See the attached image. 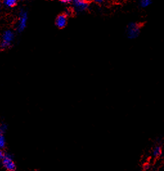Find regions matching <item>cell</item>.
<instances>
[{
  "mask_svg": "<svg viewBox=\"0 0 164 171\" xmlns=\"http://www.w3.org/2000/svg\"><path fill=\"white\" fill-rule=\"evenodd\" d=\"M27 21H28V14H27V12L24 9H21L19 12L18 22L16 26L18 32H22L25 29Z\"/></svg>",
  "mask_w": 164,
  "mask_h": 171,
  "instance_id": "6da1fadb",
  "label": "cell"
},
{
  "mask_svg": "<svg viewBox=\"0 0 164 171\" xmlns=\"http://www.w3.org/2000/svg\"><path fill=\"white\" fill-rule=\"evenodd\" d=\"M14 39V33L10 30H5L2 34V41L0 46L3 49L7 48L11 45Z\"/></svg>",
  "mask_w": 164,
  "mask_h": 171,
  "instance_id": "7a4b0ae2",
  "label": "cell"
},
{
  "mask_svg": "<svg viewBox=\"0 0 164 171\" xmlns=\"http://www.w3.org/2000/svg\"><path fill=\"white\" fill-rule=\"evenodd\" d=\"M140 25L137 23H131L128 25L127 34L129 39H133L137 37L140 34Z\"/></svg>",
  "mask_w": 164,
  "mask_h": 171,
  "instance_id": "3957f363",
  "label": "cell"
},
{
  "mask_svg": "<svg viewBox=\"0 0 164 171\" xmlns=\"http://www.w3.org/2000/svg\"><path fill=\"white\" fill-rule=\"evenodd\" d=\"M2 163L7 171H15L16 168L15 163L14 162L12 156L9 154H5L2 158Z\"/></svg>",
  "mask_w": 164,
  "mask_h": 171,
  "instance_id": "277c9868",
  "label": "cell"
},
{
  "mask_svg": "<svg viewBox=\"0 0 164 171\" xmlns=\"http://www.w3.org/2000/svg\"><path fill=\"white\" fill-rule=\"evenodd\" d=\"M72 3L75 10L78 12H85L89 7V2L85 0H75Z\"/></svg>",
  "mask_w": 164,
  "mask_h": 171,
  "instance_id": "5b68a950",
  "label": "cell"
},
{
  "mask_svg": "<svg viewBox=\"0 0 164 171\" xmlns=\"http://www.w3.org/2000/svg\"><path fill=\"white\" fill-rule=\"evenodd\" d=\"M67 24V16L65 14H61L59 15L56 19V25L59 28H63Z\"/></svg>",
  "mask_w": 164,
  "mask_h": 171,
  "instance_id": "8992f818",
  "label": "cell"
},
{
  "mask_svg": "<svg viewBox=\"0 0 164 171\" xmlns=\"http://www.w3.org/2000/svg\"><path fill=\"white\" fill-rule=\"evenodd\" d=\"M18 3L16 0H4L3 2V5L8 8H12L15 7Z\"/></svg>",
  "mask_w": 164,
  "mask_h": 171,
  "instance_id": "52a82bcc",
  "label": "cell"
},
{
  "mask_svg": "<svg viewBox=\"0 0 164 171\" xmlns=\"http://www.w3.org/2000/svg\"><path fill=\"white\" fill-rule=\"evenodd\" d=\"M161 154V148L160 146H156L153 151V155L155 158H158Z\"/></svg>",
  "mask_w": 164,
  "mask_h": 171,
  "instance_id": "ba28073f",
  "label": "cell"
},
{
  "mask_svg": "<svg viewBox=\"0 0 164 171\" xmlns=\"http://www.w3.org/2000/svg\"><path fill=\"white\" fill-rule=\"evenodd\" d=\"M151 3L152 2L151 1V0H142L140 5L142 8H146L151 5Z\"/></svg>",
  "mask_w": 164,
  "mask_h": 171,
  "instance_id": "9c48e42d",
  "label": "cell"
},
{
  "mask_svg": "<svg viewBox=\"0 0 164 171\" xmlns=\"http://www.w3.org/2000/svg\"><path fill=\"white\" fill-rule=\"evenodd\" d=\"M6 141L3 135L0 134V149H3L5 147Z\"/></svg>",
  "mask_w": 164,
  "mask_h": 171,
  "instance_id": "30bf717a",
  "label": "cell"
},
{
  "mask_svg": "<svg viewBox=\"0 0 164 171\" xmlns=\"http://www.w3.org/2000/svg\"><path fill=\"white\" fill-rule=\"evenodd\" d=\"M7 130V125L5 124H2L0 125V134L3 135L6 132Z\"/></svg>",
  "mask_w": 164,
  "mask_h": 171,
  "instance_id": "8fae6325",
  "label": "cell"
},
{
  "mask_svg": "<svg viewBox=\"0 0 164 171\" xmlns=\"http://www.w3.org/2000/svg\"><path fill=\"white\" fill-rule=\"evenodd\" d=\"M65 15L66 16H71L72 14V10L71 9H67L65 12Z\"/></svg>",
  "mask_w": 164,
  "mask_h": 171,
  "instance_id": "7c38bea8",
  "label": "cell"
},
{
  "mask_svg": "<svg viewBox=\"0 0 164 171\" xmlns=\"http://www.w3.org/2000/svg\"><path fill=\"white\" fill-rule=\"evenodd\" d=\"M61 2L63 4H69V3H72V2L70 1V0H62V1H61Z\"/></svg>",
  "mask_w": 164,
  "mask_h": 171,
  "instance_id": "4fadbf2b",
  "label": "cell"
},
{
  "mask_svg": "<svg viewBox=\"0 0 164 171\" xmlns=\"http://www.w3.org/2000/svg\"><path fill=\"white\" fill-rule=\"evenodd\" d=\"M4 156H5V154L3 153V152L2 151L0 150V158L2 159L3 158Z\"/></svg>",
  "mask_w": 164,
  "mask_h": 171,
  "instance_id": "5bb4252c",
  "label": "cell"
},
{
  "mask_svg": "<svg viewBox=\"0 0 164 171\" xmlns=\"http://www.w3.org/2000/svg\"><path fill=\"white\" fill-rule=\"evenodd\" d=\"M95 2L97 3H102L103 1H101V0H98V1H95Z\"/></svg>",
  "mask_w": 164,
  "mask_h": 171,
  "instance_id": "9a60e30c",
  "label": "cell"
},
{
  "mask_svg": "<svg viewBox=\"0 0 164 171\" xmlns=\"http://www.w3.org/2000/svg\"><path fill=\"white\" fill-rule=\"evenodd\" d=\"M0 6H1V2H0Z\"/></svg>",
  "mask_w": 164,
  "mask_h": 171,
  "instance_id": "2e32d148",
  "label": "cell"
},
{
  "mask_svg": "<svg viewBox=\"0 0 164 171\" xmlns=\"http://www.w3.org/2000/svg\"><path fill=\"white\" fill-rule=\"evenodd\" d=\"M36 171H37V170H36Z\"/></svg>",
  "mask_w": 164,
  "mask_h": 171,
  "instance_id": "e0dca14e",
  "label": "cell"
}]
</instances>
